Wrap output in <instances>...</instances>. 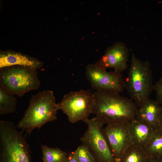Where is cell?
<instances>
[{
    "instance_id": "1",
    "label": "cell",
    "mask_w": 162,
    "mask_h": 162,
    "mask_svg": "<svg viewBox=\"0 0 162 162\" xmlns=\"http://www.w3.org/2000/svg\"><path fill=\"white\" fill-rule=\"evenodd\" d=\"M93 94V113L104 124L130 121L136 118L138 107L130 98L110 91H95Z\"/></svg>"
},
{
    "instance_id": "2",
    "label": "cell",
    "mask_w": 162,
    "mask_h": 162,
    "mask_svg": "<svg viewBox=\"0 0 162 162\" xmlns=\"http://www.w3.org/2000/svg\"><path fill=\"white\" fill-rule=\"evenodd\" d=\"M58 110L53 92L45 90L32 96L27 109L16 127L29 134L35 128L57 119Z\"/></svg>"
},
{
    "instance_id": "3",
    "label": "cell",
    "mask_w": 162,
    "mask_h": 162,
    "mask_svg": "<svg viewBox=\"0 0 162 162\" xmlns=\"http://www.w3.org/2000/svg\"><path fill=\"white\" fill-rule=\"evenodd\" d=\"M130 98L139 107L149 99L153 90L152 73L148 61L143 62L132 54L128 75L125 81Z\"/></svg>"
},
{
    "instance_id": "4",
    "label": "cell",
    "mask_w": 162,
    "mask_h": 162,
    "mask_svg": "<svg viewBox=\"0 0 162 162\" xmlns=\"http://www.w3.org/2000/svg\"><path fill=\"white\" fill-rule=\"evenodd\" d=\"M40 84L36 70L19 66L0 69V88L11 95L22 96Z\"/></svg>"
},
{
    "instance_id": "5",
    "label": "cell",
    "mask_w": 162,
    "mask_h": 162,
    "mask_svg": "<svg viewBox=\"0 0 162 162\" xmlns=\"http://www.w3.org/2000/svg\"><path fill=\"white\" fill-rule=\"evenodd\" d=\"M88 126L81 138L82 144L93 155L96 162H116L105 136L104 124L95 117L83 121Z\"/></svg>"
},
{
    "instance_id": "6",
    "label": "cell",
    "mask_w": 162,
    "mask_h": 162,
    "mask_svg": "<svg viewBox=\"0 0 162 162\" xmlns=\"http://www.w3.org/2000/svg\"><path fill=\"white\" fill-rule=\"evenodd\" d=\"M94 105L93 94L82 89L65 94L57 104L58 110H61L72 123L88 118L93 113Z\"/></svg>"
},
{
    "instance_id": "7",
    "label": "cell",
    "mask_w": 162,
    "mask_h": 162,
    "mask_svg": "<svg viewBox=\"0 0 162 162\" xmlns=\"http://www.w3.org/2000/svg\"><path fill=\"white\" fill-rule=\"evenodd\" d=\"M86 77L96 91H104L119 93L125 88V81L121 74L108 72L94 64H88L86 68Z\"/></svg>"
},
{
    "instance_id": "8",
    "label": "cell",
    "mask_w": 162,
    "mask_h": 162,
    "mask_svg": "<svg viewBox=\"0 0 162 162\" xmlns=\"http://www.w3.org/2000/svg\"><path fill=\"white\" fill-rule=\"evenodd\" d=\"M130 121L107 124L104 134L116 162H119L124 152L133 143Z\"/></svg>"
},
{
    "instance_id": "9",
    "label": "cell",
    "mask_w": 162,
    "mask_h": 162,
    "mask_svg": "<svg viewBox=\"0 0 162 162\" xmlns=\"http://www.w3.org/2000/svg\"><path fill=\"white\" fill-rule=\"evenodd\" d=\"M128 49L125 44L116 42L106 49L104 55L94 64L105 70L112 68L114 71L121 74L128 68Z\"/></svg>"
},
{
    "instance_id": "10",
    "label": "cell",
    "mask_w": 162,
    "mask_h": 162,
    "mask_svg": "<svg viewBox=\"0 0 162 162\" xmlns=\"http://www.w3.org/2000/svg\"><path fill=\"white\" fill-rule=\"evenodd\" d=\"M43 62L21 52L12 50L2 51L0 53V69L13 66H22L36 70L41 68Z\"/></svg>"
},
{
    "instance_id": "11",
    "label": "cell",
    "mask_w": 162,
    "mask_h": 162,
    "mask_svg": "<svg viewBox=\"0 0 162 162\" xmlns=\"http://www.w3.org/2000/svg\"><path fill=\"white\" fill-rule=\"evenodd\" d=\"M162 107L156 100L149 98L138 108L136 118L155 129Z\"/></svg>"
},
{
    "instance_id": "12",
    "label": "cell",
    "mask_w": 162,
    "mask_h": 162,
    "mask_svg": "<svg viewBox=\"0 0 162 162\" xmlns=\"http://www.w3.org/2000/svg\"><path fill=\"white\" fill-rule=\"evenodd\" d=\"M133 143L144 148L154 133L155 129L136 118L130 121Z\"/></svg>"
},
{
    "instance_id": "13",
    "label": "cell",
    "mask_w": 162,
    "mask_h": 162,
    "mask_svg": "<svg viewBox=\"0 0 162 162\" xmlns=\"http://www.w3.org/2000/svg\"><path fill=\"white\" fill-rule=\"evenodd\" d=\"M151 157L144 148L132 143L124 152L119 162H148Z\"/></svg>"
},
{
    "instance_id": "14",
    "label": "cell",
    "mask_w": 162,
    "mask_h": 162,
    "mask_svg": "<svg viewBox=\"0 0 162 162\" xmlns=\"http://www.w3.org/2000/svg\"><path fill=\"white\" fill-rule=\"evenodd\" d=\"M151 157L162 158V130L155 129L152 137L144 148Z\"/></svg>"
},
{
    "instance_id": "15",
    "label": "cell",
    "mask_w": 162,
    "mask_h": 162,
    "mask_svg": "<svg viewBox=\"0 0 162 162\" xmlns=\"http://www.w3.org/2000/svg\"><path fill=\"white\" fill-rule=\"evenodd\" d=\"M44 162H64L67 153L57 148H51L46 145L41 146Z\"/></svg>"
},
{
    "instance_id": "16",
    "label": "cell",
    "mask_w": 162,
    "mask_h": 162,
    "mask_svg": "<svg viewBox=\"0 0 162 162\" xmlns=\"http://www.w3.org/2000/svg\"><path fill=\"white\" fill-rule=\"evenodd\" d=\"M17 100L14 96L0 88V114L14 112L16 109Z\"/></svg>"
},
{
    "instance_id": "17",
    "label": "cell",
    "mask_w": 162,
    "mask_h": 162,
    "mask_svg": "<svg viewBox=\"0 0 162 162\" xmlns=\"http://www.w3.org/2000/svg\"><path fill=\"white\" fill-rule=\"evenodd\" d=\"M74 151L78 162H96L92 154L83 145L79 146Z\"/></svg>"
},
{
    "instance_id": "18",
    "label": "cell",
    "mask_w": 162,
    "mask_h": 162,
    "mask_svg": "<svg viewBox=\"0 0 162 162\" xmlns=\"http://www.w3.org/2000/svg\"><path fill=\"white\" fill-rule=\"evenodd\" d=\"M153 90L156 94V100L162 105V77L154 85Z\"/></svg>"
},
{
    "instance_id": "19",
    "label": "cell",
    "mask_w": 162,
    "mask_h": 162,
    "mask_svg": "<svg viewBox=\"0 0 162 162\" xmlns=\"http://www.w3.org/2000/svg\"><path fill=\"white\" fill-rule=\"evenodd\" d=\"M64 162H78L76 157L75 151L69 153Z\"/></svg>"
},
{
    "instance_id": "20",
    "label": "cell",
    "mask_w": 162,
    "mask_h": 162,
    "mask_svg": "<svg viewBox=\"0 0 162 162\" xmlns=\"http://www.w3.org/2000/svg\"><path fill=\"white\" fill-rule=\"evenodd\" d=\"M157 127L159 128L162 130V107L159 115Z\"/></svg>"
},
{
    "instance_id": "21",
    "label": "cell",
    "mask_w": 162,
    "mask_h": 162,
    "mask_svg": "<svg viewBox=\"0 0 162 162\" xmlns=\"http://www.w3.org/2000/svg\"><path fill=\"white\" fill-rule=\"evenodd\" d=\"M148 162H162V159L151 157Z\"/></svg>"
},
{
    "instance_id": "22",
    "label": "cell",
    "mask_w": 162,
    "mask_h": 162,
    "mask_svg": "<svg viewBox=\"0 0 162 162\" xmlns=\"http://www.w3.org/2000/svg\"><path fill=\"white\" fill-rule=\"evenodd\" d=\"M161 159H162V158Z\"/></svg>"
}]
</instances>
